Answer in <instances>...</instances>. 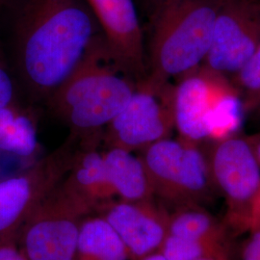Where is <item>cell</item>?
<instances>
[{
	"label": "cell",
	"instance_id": "14",
	"mask_svg": "<svg viewBox=\"0 0 260 260\" xmlns=\"http://www.w3.org/2000/svg\"><path fill=\"white\" fill-rule=\"evenodd\" d=\"M103 155L114 200L136 202L155 199L146 168L138 154L119 148H107Z\"/></svg>",
	"mask_w": 260,
	"mask_h": 260
},
{
	"label": "cell",
	"instance_id": "20",
	"mask_svg": "<svg viewBox=\"0 0 260 260\" xmlns=\"http://www.w3.org/2000/svg\"><path fill=\"white\" fill-rule=\"evenodd\" d=\"M20 98L17 80L0 41V108Z\"/></svg>",
	"mask_w": 260,
	"mask_h": 260
},
{
	"label": "cell",
	"instance_id": "19",
	"mask_svg": "<svg viewBox=\"0 0 260 260\" xmlns=\"http://www.w3.org/2000/svg\"><path fill=\"white\" fill-rule=\"evenodd\" d=\"M223 246V242L193 240L167 234L158 251L167 260H198Z\"/></svg>",
	"mask_w": 260,
	"mask_h": 260
},
{
	"label": "cell",
	"instance_id": "25",
	"mask_svg": "<svg viewBox=\"0 0 260 260\" xmlns=\"http://www.w3.org/2000/svg\"><path fill=\"white\" fill-rule=\"evenodd\" d=\"M248 137V140L251 144V148L253 149V152L255 154V156L257 158V161L260 164V131L251 134Z\"/></svg>",
	"mask_w": 260,
	"mask_h": 260
},
{
	"label": "cell",
	"instance_id": "13",
	"mask_svg": "<svg viewBox=\"0 0 260 260\" xmlns=\"http://www.w3.org/2000/svg\"><path fill=\"white\" fill-rule=\"evenodd\" d=\"M102 136L80 137L72 166L60 185L91 212L113 201L107 181L103 151L98 149Z\"/></svg>",
	"mask_w": 260,
	"mask_h": 260
},
{
	"label": "cell",
	"instance_id": "1",
	"mask_svg": "<svg viewBox=\"0 0 260 260\" xmlns=\"http://www.w3.org/2000/svg\"><path fill=\"white\" fill-rule=\"evenodd\" d=\"M0 41L31 103H46L103 34L86 0H6Z\"/></svg>",
	"mask_w": 260,
	"mask_h": 260
},
{
	"label": "cell",
	"instance_id": "21",
	"mask_svg": "<svg viewBox=\"0 0 260 260\" xmlns=\"http://www.w3.org/2000/svg\"><path fill=\"white\" fill-rule=\"evenodd\" d=\"M19 231L0 237V260H28L19 244Z\"/></svg>",
	"mask_w": 260,
	"mask_h": 260
},
{
	"label": "cell",
	"instance_id": "15",
	"mask_svg": "<svg viewBox=\"0 0 260 260\" xmlns=\"http://www.w3.org/2000/svg\"><path fill=\"white\" fill-rule=\"evenodd\" d=\"M40 151L38 116L20 98L0 108V153L29 159Z\"/></svg>",
	"mask_w": 260,
	"mask_h": 260
},
{
	"label": "cell",
	"instance_id": "24",
	"mask_svg": "<svg viewBox=\"0 0 260 260\" xmlns=\"http://www.w3.org/2000/svg\"><path fill=\"white\" fill-rule=\"evenodd\" d=\"M198 260H230V257L224 246H222L216 251H212Z\"/></svg>",
	"mask_w": 260,
	"mask_h": 260
},
{
	"label": "cell",
	"instance_id": "5",
	"mask_svg": "<svg viewBox=\"0 0 260 260\" xmlns=\"http://www.w3.org/2000/svg\"><path fill=\"white\" fill-rule=\"evenodd\" d=\"M202 148L214 185L225 203L223 223L235 233H248L260 192V164L247 136L206 141Z\"/></svg>",
	"mask_w": 260,
	"mask_h": 260
},
{
	"label": "cell",
	"instance_id": "11",
	"mask_svg": "<svg viewBox=\"0 0 260 260\" xmlns=\"http://www.w3.org/2000/svg\"><path fill=\"white\" fill-rule=\"evenodd\" d=\"M99 211L126 247L130 260L158 251L167 235L170 213L155 199L136 202L113 200Z\"/></svg>",
	"mask_w": 260,
	"mask_h": 260
},
{
	"label": "cell",
	"instance_id": "10",
	"mask_svg": "<svg viewBox=\"0 0 260 260\" xmlns=\"http://www.w3.org/2000/svg\"><path fill=\"white\" fill-rule=\"evenodd\" d=\"M174 83L177 137L202 145L208 140V124L217 105L235 87L229 77L204 65Z\"/></svg>",
	"mask_w": 260,
	"mask_h": 260
},
{
	"label": "cell",
	"instance_id": "8",
	"mask_svg": "<svg viewBox=\"0 0 260 260\" xmlns=\"http://www.w3.org/2000/svg\"><path fill=\"white\" fill-rule=\"evenodd\" d=\"M175 83L157 88L138 82L129 102L103 131L102 141L107 148L131 152L172 137L175 131Z\"/></svg>",
	"mask_w": 260,
	"mask_h": 260
},
{
	"label": "cell",
	"instance_id": "4",
	"mask_svg": "<svg viewBox=\"0 0 260 260\" xmlns=\"http://www.w3.org/2000/svg\"><path fill=\"white\" fill-rule=\"evenodd\" d=\"M154 198L176 208L213 202L219 196L201 145L177 137L160 140L138 152Z\"/></svg>",
	"mask_w": 260,
	"mask_h": 260
},
{
	"label": "cell",
	"instance_id": "23",
	"mask_svg": "<svg viewBox=\"0 0 260 260\" xmlns=\"http://www.w3.org/2000/svg\"><path fill=\"white\" fill-rule=\"evenodd\" d=\"M254 228H260V192L255 203L252 207V211H251V226L249 232L251 231V229Z\"/></svg>",
	"mask_w": 260,
	"mask_h": 260
},
{
	"label": "cell",
	"instance_id": "12",
	"mask_svg": "<svg viewBox=\"0 0 260 260\" xmlns=\"http://www.w3.org/2000/svg\"><path fill=\"white\" fill-rule=\"evenodd\" d=\"M113 55L137 82L147 76L146 44L133 0H86Z\"/></svg>",
	"mask_w": 260,
	"mask_h": 260
},
{
	"label": "cell",
	"instance_id": "9",
	"mask_svg": "<svg viewBox=\"0 0 260 260\" xmlns=\"http://www.w3.org/2000/svg\"><path fill=\"white\" fill-rule=\"evenodd\" d=\"M260 45V0H223L203 65L230 79Z\"/></svg>",
	"mask_w": 260,
	"mask_h": 260
},
{
	"label": "cell",
	"instance_id": "26",
	"mask_svg": "<svg viewBox=\"0 0 260 260\" xmlns=\"http://www.w3.org/2000/svg\"><path fill=\"white\" fill-rule=\"evenodd\" d=\"M138 260H167L159 251H155V252H152L150 254H148L142 258H140Z\"/></svg>",
	"mask_w": 260,
	"mask_h": 260
},
{
	"label": "cell",
	"instance_id": "27",
	"mask_svg": "<svg viewBox=\"0 0 260 260\" xmlns=\"http://www.w3.org/2000/svg\"><path fill=\"white\" fill-rule=\"evenodd\" d=\"M149 3H150L151 8H153L155 5H157L160 2H162V1H164V0H149Z\"/></svg>",
	"mask_w": 260,
	"mask_h": 260
},
{
	"label": "cell",
	"instance_id": "16",
	"mask_svg": "<svg viewBox=\"0 0 260 260\" xmlns=\"http://www.w3.org/2000/svg\"><path fill=\"white\" fill-rule=\"evenodd\" d=\"M74 260H130L117 233L101 215L85 217Z\"/></svg>",
	"mask_w": 260,
	"mask_h": 260
},
{
	"label": "cell",
	"instance_id": "18",
	"mask_svg": "<svg viewBox=\"0 0 260 260\" xmlns=\"http://www.w3.org/2000/svg\"><path fill=\"white\" fill-rule=\"evenodd\" d=\"M231 81L240 95L245 119L260 123V45Z\"/></svg>",
	"mask_w": 260,
	"mask_h": 260
},
{
	"label": "cell",
	"instance_id": "2",
	"mask_svg": "<svg viewBox=\"0 0 260 260\" xmlns=\"http://www.w3.org/2000/svg\"><path fill=\"white\" fill-rule=\"evenodd\" d=\"M137 84L101 34L45 104L72 133L79 137L103 136L104 127L129 102Z\"/></svg>",
	"mask_w": 260,
	"mask_h": 260
},
{
	"label": "cell",
	"instance_id": "17",
	"mask_svg": "<svg viewBox=\"0 0 260 260\" xmlns=\"http://www.w3.org/2000/svg\"><path fill=\"white\" fill-rule=\"evenodd\" d=\"M226 225L218 221L204 206L193 205L176 208L170 213L168 233L193 240L223 242Z\"/></svg>",
	"mask_w": 260,
	"mask_h": 260
},
{
	"label": "cell",
	"instance_id": "22",
	"mask_svg": "<svg viewBox=\"0 0 260 260\" xmlns=\"http://www.w3.org/2000/svg\"><path fill=\"white\" fill-rule=\"evenodd\" d=\"M242 249V260H260V228L251 229Z\"/></svg>",
	"mask_w": 260,
	"mask_h": 260
},
{
	"label": "cell",
	"instance_id": "6",
	"mask_svg": "<svg viewBox=\"0 0 260 260\" xmlns=\"http://www.w3.org/2000/svg\"><path fill=\"white\" fill-rule=\"evenodd\" d=\"M91 211L59 185L19 228L28 260H74L80 225Z\"/></svg>",
	"mask_w": 260,
	"mask_h": 260
},
{
	"label": "cell",
	"instance_id": "7",
	"mask_svg": "<svg viewBox=\"0 0 260 260\" xmlns=\"http://www.w3.org/2000/svg\"><path fill=\"white\" fill-rule=\"evenodd\" d=\"M80 138L65 143L19 174L0 178V237L19 231L28 216L61 183L72 166Z\"/></svg>",
	"mask_w": 260,
	"mask_h": 260
},
{
	"label": "cell",
	"instance_id": "3",
	"mask_svg": "<svg viewBox=\"0 0 260 260\" xmlns=\"http://www.w3.org/2000/svg\"><path fill=\"white\" fill-rule=\"evenodd\" d=\"M222 3L223 0H164L151 8L147 76L141 82L157 88L176 82L203 65Z\"/></svg>",
	"mask_w": 260,
	"mask_h": 260
}]
</instances>
